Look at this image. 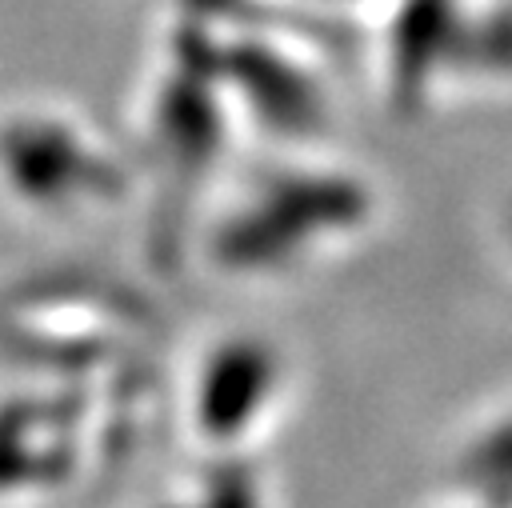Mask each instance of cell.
Here are the masks:
<instances>
[{
  "instance_id": "obj_1",
  "label": "cell",
  "mask_w": 512,
  "mask_h": 508,
  "mask_svg": "<svg viewBox=\"0 0 512 508\" xmlns=\"http://www.w3.org/2000/svg\"><path fill=\"white\" fill-rule=\"evenodd\" d=\"M364 212V200L352 184L328 180H288L252 200L240 216L220 228L216 256L232 272H268L300 256L316 232L348 228Z\"/></svg>"
},
{
  "instance_id": "obj_2",
  "label": "cell",
  "mask_w": 512,
  "mask_h": 508,
  "mask_svg": "<svg viewBox=\"0 0 512 508\" xmlns=\"http://www.w3.org/2000/svg\"><path fill=\"white\" fill-rule=\"evenodd\" d=\"M280 356L260 336H224L200 364L192 384L196 428L212 444H236L268 412L280 388Z\"/></svg>"
},
{
  "instance_id": "obj_3",
  "label": "cell",
  "mask_w": 512,
  "mask_h": 508,
  "mask_svg": "<svg viewBox=\"0 0 512 508\" xmlns=\"http://www.w3.org/2000/svg\"><path fill=\"white\" fill-rule=\"evenodd\" d=\"M36 144H20L12 152V180L24 196H36V200H52V196H68L72 188L80 184H92L100 176L88 172V160L72 148V144H60V136H48V132H36L32 136Z\"/></svg>"
},
{
  "instance_id": "obj_4",
  "label": "cell",
  "mask_w": 512,
  "mask_h": 508,
  "mask_svg": "<svg viewBox=\"0 0 512 508\" xmlns=\"http://www.w3.org/2000/svg\"><path fill=\"white\" fill-rule=\"evenodd\" d=\"M468 476H472V484L488 488L492 496L512 500V416L472 444Z\"/></svg>"
},
{
  "instance_id": "obj_5",
  "label": "cell",
  "mask_w": 512,
  "mask_h": 508,
  "mask_svg": "<svg viewBox=\"0 0 512 508\" xmlns=\"http://www.w3.org/2000/svg\"><path fill=\"white\" fill-rule=\"evenodd\" d=\"M200 508H260V492H256V484H252L248 472L220 468L208 480V492H204V504Z\"/></svg>"
}]
</instances>
